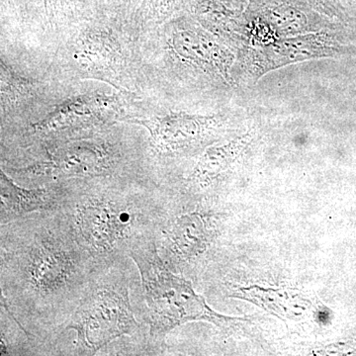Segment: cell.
Returning a JSON list of instances; mask_svg holds the SVG:
<instances>
[{"instance_id": "8992f818", "label": "cell", "mask_w": 356, "mask_h": 356, "mask_svg": "<svg viewBox=\"0 0 356 356\" xmlns=\"http://www.w3.org/2000/svg\"><path fill=\"white\" fill-rule=\"evenodd\" d=\"M130 57L123 36L105 26L79 33L70 50V60L81 77L104 81L121 91L131 90Z\"/></svg>"}, {"instance_id": "9a60e30c", "label": "cell", "mask_w": 356, "mask_h": 356, "mask_svg": "<svg viewBox=\"0 0 356 356\" xmlns=\"http://www.w3.org/2000/svg\"><path fill=\"white\" fill-rule=\"evenodd\" d=\"M314 9L327 16V17H337L341 14V0H306Z\"/></svg>"}, {"instance_id": "52a82bcc", "label": "cell", "mask_w": 356, "mask_h": 356, "mask_svg": "<svg viewBox=\"0 0 356 356\" xmlns=\"http://www.w3.org/2000/svg\"><path fill=\"white\" fill-rule=\"evenodd\" d=\"M170 58L182 69L224 84L231 83L234 55L214 34L202 26L178 22L165 32Z\"/></svg>"}, {"instance_id": "7c38bea8", "label": "cell", "mask_w": 356, "mask_h": 356, "mask_svg": "<svg viewBox=\"0 0 356 356\" xmlns=\"http://www.w3.org/2000/svg\"><path fill=\"white\" fill-rule=\"evenodd\" d=\"M248 0H199L197 20L204 29L218 38L236 40L245 32Z\"/></svg>"}, {"instance_id": "6da1fadb", "label": "cell", "mask_w": 356, "mask_h": 356, "mask_svg": "<svg viewBox=\"0 0 356 356\" xmlns=\"http://www.w3.org/2000/svg\"><path fill=\"white\" fill-rule=\"evenodd\" d=\"M95 270L62 209L0 225L1 307L31 337L36 355H55Z\"/></svg>"}, {"instance_id": "8fae6325", "label": "cell", "mask_w": 356, "mask_h": 356, "mask_svg": "<svg viewBox=\"0 0 356 356\" xmlns=\"http://www.w3.org/2000/svg\"><path fill=\"white\" fill-rule=\"evenodd\" d=\"M65 195L64 182L39 187L23 186L1 168L0 225L16 221L34 213L60 209Z\"/></svg>"}, {"instance_id": "ba28073f", "label": "cell", "mask_w": 356, "mask_h": 356, "mask_svg": "<svg viewBox=\"0 0 356 356\" xmlns=\"http://www.w3.org/2000/svg\"><path fill=\"white\" fill-rule=\"evenodd\" d=\"M126 120L147 129L149 149L158 165L163 159L182 156L202 146L216 134L222 122L218 115L203 116L184 112Z\"/></svg>"}, {"instance_id": "9c48e42d", "label": "cell", "mask_w": 356, "mask_h": 356, "mask_svg": "<svg viewBox=\"0 0 356 356\" xmlns=\"http://www.w3.org/2000/svg\"><path fill=\"white\" fill-rule=\"evenodd\" d=\"M346 51V47L339 43L334 35L322 30L250 47L245 55V67L250 76L261 79L285 65L337 57Z\"/></svg>"}, {"instance_id": "5bb4252c", "label": "cell", "mask_w": 356, "mask_h": 356, "mask_svg": "<svg viewBox=\"0 0 356 356\" xmlns=\"http://www.w3.org/2000/svg\"><path fill=\"white\" fill-rule=\"evenodd\" d=\"M0 88L2 111L19 108L36 97L38 84L36 81L18 74L3 60H0Z\"/></svg>"}, {"instance_id": "30bf717a", "label": "cell", "mask_w": 356, "mask_h": 356, "mask_svg": "<svg viewBox=\"0 0 356 356\" xmlns=\"http://www.w3.org/2000/svg\"><path fill=\"white\" fill-rule=\"evenodd\" d=\"M306 0H248L245 17L269 41L322 31L327 21Z\"/></svg>"}, {"instance_id": "277c9868", "label": "cell", "mask_w": 356, "mask_h": 356, "mask_svg": "<svg viewBox=\"0 0 356 356\" xmlns=\"http://www.w3.org/2000/svg\"><path fill=\"white\" fill-rule=\"evenodd\" d=\"M3 170L27 187L106 178L161 184L149 143H137L107 129L62 143L30 165Z\"/></svg>"}, {"instance_id": "5b68a950", "label": "cell", "mask_w": 356, "mask_h": 356, "mask_svg": "<svg viewBox=\"0 0 356 356\" xmlns=\"http://www.w3.org/2000/svg\"><path fill=\"white\" fill-rule=\"evenodd\" d=\"M130 259L140 276L152 355H163L166 336L191 321H208L222 329L228 327V318L211 310L205 300L194 291L191 281L166 266L154 236L136 245Z\"/></svg>"}, {"instance_id": "4fadbf2b", "label": "cell", "mask_w": 356, "mask_h": 356, "mask_svg": "<svg viewBox=\"0 0 356 356\" xmlns=\"http://www.w3.org/2000/svg\"><path fill=\"white\" fill-rule=\"evenodd\" d=\"M245 140H236L222 146L208 147L198 159L188 180L191 188L205 189L212 186L226 173L242 153Z\"/></svg>"}, {"instance_id": "3957f363", "label": "cell", "mask_w": 356, "mask_h": 356, "mask_svg": "<svg viewBox=\"0 0 356 356\" xmlns=\"http://www.w3.org/2000/svg\"><path fill=\"white\" fill-rule=\"evenodd\" d=\"M131 261L126 259L96 267L83 298L58 334L57 346L65 334L74 332L62 355H109L116 344L115 355L124 337L135 355H152L140 276Z\"/></svg>"}, {"instance_id": "7a4b0ae2", "label": "cell", "mask_w": 356, "mask_h": 356, "mask_svg": "<svg viewBox=\"0 0 356 356\" xmlns=\"http://www.w3.org/2000/svg\"><path fill=\"white\" fill-rule=\"evenodd\" d=\"M62 209L96 267L130 259L154 236L165 186L124 179L67 180Z\"/></svg>"}]
</instances>
